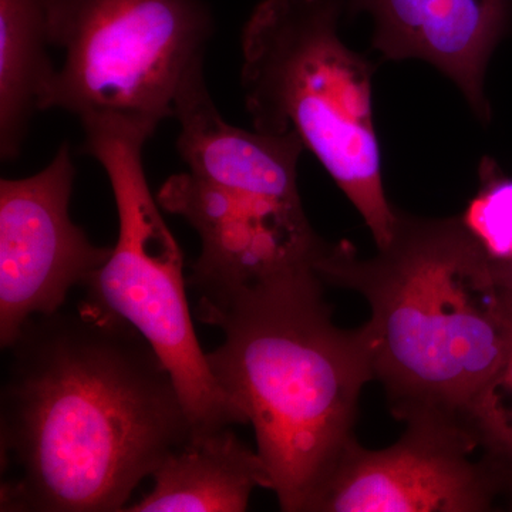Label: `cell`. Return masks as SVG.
I'll return each mask as SVG.
<instances>
[{
  "label": "cell",
  "instance_id": "52a82bcc",
  "mask_svg": "<svg viewBox=\"0 0 512 512\" xmlns=\"http://www.w3.org/2000/svg\"><path fill=\"white\" fill-rule=\"evenodd\" d=\"M214 32L202 0H56L50 42L63 50L43 110L80 121L117 117L160 126Z\"/></svg>",
  "mask_w": 512,
  "mask_h": 512
},
{
  "label": "cell",
  "instance_id": "9c48e42d",
  "mask_svg": "<svg viewBox=\"0 0 512 512\" xmlns=\"http://www.w3.org/2000/svg\"><path fill=\"white\" fill-rule=\"evenodd\" d=\"M393 446L355 441L309 512H484L505 494L500 478L460 424L419 420Z\"/></svg>",
  "mask_w": 512,
  "mask_h": 512
},
{
  "label": "cell",
  "instance_id": "277c9868",
  "mask_svg": "<svg viewBox=\"0 0 512 512\" xmlns=\"http://www.w3.org/2000/svg\"><path fill=\"white\" fill-rule=\"evenodd\" d=\"M346 0H262L242 30L241 83L252 126L292 136L318 158L372 232L389 244L372 69L339 33Z\"/></svg>",
  "mask_w": 512,
  "mask_h": 512
},
{
  "label": "cell",
  "instance_id": "6da1fadb",
  "mask_svg": "<svg viewBox=\"0 0 512 512\" xmlns=\"http://www.w3.org/2000/svg\"><path fill=\"white\" fill-rule=\"evenodd\" d=\"M0 394L2 512H116L192 433L173 375L124 320L80 303L20 330Z\"/></svg>",
  "mask_w": 512,
  "mask_h": 512
},
{
  "label": "cell",
  "instance_id": "8992f818",
  "mask_svg": "<svg viewBox=\"0 0 512 512\" xmlns=\"http://www.w3.org/2000/svg\"><path fill=\"white\" fill-rule=\"evenodd\" d=\"M82 126L84 153L106 171L119 217L116 245L83 286L84 302L146 338L173 375L192 431L247 424L212 376L192 323L183 252L148 185L143 153L156 128L117 117Z\"/></svg>",
  "mask_w": 512,
  "mask_h": 512
},
{
  "label": "cell",
  "instance_id": "8fae6325",
  "mask_svg": "<svg viewBox=\"0 0 512 512\" xmlns=\"http://www.w3.org/2000/svg\"><path fill=\"white\" fill-rule=\"evenodd\" d=\"M151 478V491L126 511L242 512L255 488H272L258 451L239 440L231 427L192 431Z\"/></svg>",
  "mask_w": 512,
  "mask_h": 512
},
{
  "label": "cell",
  "instance_id": "7c38bea8",
  "mask_svg": "<svg viewBox=\"0 0 512 512\" xmlns=\"http://www.w3.org/2000/svg\"><path fill=\"white\" fill-rule=\"evenodd\" d=\"M56 0H0V156L16 160L56 69L47 55Z\"/></svg>",
  "mask_w": 512,
  "mask_h": 512
},
{
  "label": "cell",
  "instance_id": "5bb4252c",
  "mask_svg": "<svg viewBox=\"0 0 512 512\" xmlns=\"http://www.w3.org/2000/svg\"><path fill=\"white\" fill-rule=\"evenodd\" d=\"M493 264L512 261V177L491 158L480 165V188L460 215Z\"/></svg>",
  "mask_w": 512,
  "mask_h": 512
},
{
  "label": "cell",
  "instance_id": "ba28073f",
  "mask_svg": "<svg viewBox=\"0 0 512 512\" xmlns=\"http://www.w3.org/2000/svg\"><path fill=\"white\" fill-rule=\"evenodd\" d=\"M76 167L69 144L39 173L0 181V345L36 316L59 312L109 259L70 218Z\"/></svg>",
  "mask_w": 512,
  "mask_h": 512
},
{
  "label": "cell",
  "instance_id": "3957f363",
  "mask_svg": "<svg viewBox=\"0 0 512 512\" xmlns=\"http://www.w3.org/2000/svg\"><path fill=\"white\" fill-rule=\"evenodd\" d=\"M315 269L323 284L369 303L373 372L393 416L464 427L468 406L511 348L512 312L460 217L397 211L393 237L375 256L328 244Z\"/></svg>",
  "mask_w": 512,
  "mask_h": 512
},
{
  "label": "cell",
  "instance_id": "5b68a950",
  "mask_svg": "<svg viewBox=\"0 0 512 512\" xmlns=\"http://www.w3.org/2000/svg\"><path fill=\"white\" fill-rule=\"evenodd\" d=\"M178 124L177 150L187 171L171 175L157 201L200 237L188 276L198 298L315 269L328 242L303 210L301 141L232 126L210 97L188 104Z\"/></svg>",
  "mask_w": 512,
  "mask_h": 512
},
{
  "label": "cell",
  "instance_id": "7a4b0ae2",
  "mask_svg": "<svg viewBox=\"0 0 512 512\" xmlns=\"http://www.w3.org/2000/svg\"><path fill=\"white\" fill-rule=\"evenodd\" d=\"M195 313L224 333L208 366L254 429L279 507L309 512L357 441L360 393L375 380L365 326L333 323L313 268L198 298Z\"/></svg>",
  "mask_w": 512,
  "mask_h": 512
},
{
  "label": "cell",
  "instance_id": "9a60e30c",
  "mask_svg": "<svg viewBox=\"0 0 512 512\" xmlns=\"http://www.w3.org/2000/svg\"><path fill=\"white\" fill-rule=\"evenodd\" d=\"M493 271L495 282L512 312V261L505 262V264H493Z\"/></svg>",
  "mask_w": 512,
  "mask_h": 512
},
{
  "label": "cell",
  "instance_id": "30bf717a",
  "mask_svg": "<svg viewBox=\"0 0 512 512\" xmlns=\"http://www.w3.org/2000/svg\"><path fill=\"white\" fill-rule=\"evenodd\" d=\"M346 12L372 16L373 47L384 59L433 64L481 120L490 119L485 72L510 29L512 0H346Z\"/></svg>",
  "mask_w": 512,
  "mask_h": 512
},
{
  "label": "cell",
  "instance_id": "4fadbf2b",
  "mask_svg": "<svg viewBox=\"0 0 512 512\" xmlns=\"http://www.w3.org/2000/svg\"><path fill=\"white\" fill-rule=\"evenodd\" d=\"M464 427L505 494L512 495V343L504 362L468 406Z\"/></svg>",
  "mask_w": 512,
  "mask_h": 512
}]
</instances>
